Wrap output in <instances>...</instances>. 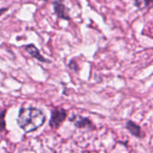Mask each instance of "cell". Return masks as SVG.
Here are the masks:
<instances>
[{"mask_svg":"<svg viewBox=\"0 0 153 153\" xmlns=\"http://www.w3.org/2000/svg\"><path fill=\"white\" fill-rule=\"evenodd\" d=\"M6 110L0 112V132H3L6 131Z\"/></svg>","mask_w":153,"mask_h":153,"instance_id":"ba28073f","label":"cell"},{"mask_svg":"<svg viewBox=\"0 0 153 153\" xmlns=\"http://www.w3.org/2000/svg\"><path fill=\"white\" fill-rule=\"evenodd\" d=\"M7 10V8H1V9H0V16L3 15Z\"/></svg>","mask_w":153,"mask_h":153,"instance_id":"9c48e42d","label":"cell"},{"mask_svg":"<svg viewBox=\"0 0 153 153\" xmlns=\"http://www.w3.org/2000/svg\"><path fill=\"white\" fill-rule=\"evenodd\" d=\"M46 121L42 110L36 107H22L19 110L17 124L26 133L33 132L42 127Z\"/></svg>","mask_w":153,"mask_h":153,"instance_id":"6da1fadb","label":"cell"},{"mask_svg":"<svg viewBox=\"0 0 153 153\" xmlns=\"http://www.w3.org/2000/svg\"><path fill=\"white\" fill-rule=\"evenodd\" d=\"M135 7L140 10H149L153 8V0H134Z\"/></svg>","mask_w":153,"mask_h":153,"instance_id":"52a82bcc","label":"cell"},{"mask_svg":"<svg viewBox=\"0 0 153 153\" xmlns=\"http://www.w3.org/2000/svg\"><path fill=\"white\" fill-rule=\"evenodd\" d=\"M42 1H47V0H42Z\"/></svg>","mask_w":153,"mask_h":153,"instance_id":"30bf717a","label":"cell"},{"mask_svg":"<svg viewBox=\"0 0 153 153\" xmlns=\"http://www.w3.org/2000/svg\"><path fill=\"white\" fill-rule=\"evenodd\" d=\"M67 111L63 108H53L51 110V120H50V126L56 130L58 129L61 123L66 120L67 118Z\"/></svg>","mask_w":153,"mask_h":153,"instance_id":"7a4b0ae2","label":"cell"},{"mask_svg":"<svg viewBox=\"0 0 153 153\" xmlns=\"http://www.w3.org/2000/svg\"><path fill=\"white\" fill-rule=\"evenodd\" d=\"M25 50L26 51V52L33 58L36 59L37 60L41 61V62H45V63H49L50 60L46 59L41 53H40V51L36 48L35 45L33 44H28L25 47Z\"/></svg>","mask_w":153,"mask_h":153,"instance_id":"277c9868","label":"cell"},{"mask_svg":"<svg viewBox=\"0 0 153 153\" xmlns=\"http://www.w3.org/2000/svg\"><path fill=\"white\" fill-rule=\"evenodd\" d=\"M70 121H74V124L76 128L79 129H94V125L93 123L86 117H82V116H78L75 117L74 120H70Z\"/></svg>","mask_w":153,"mask_h":153,"instance_id":"5b68a950","label":"cell"},{"mask_svg":"<svg viewBox=\"0 0 153 153\" xmlns=\"http://www.w3.org/2000/svg\"><path fill=\"white\" fill-rule=\"evenodd\" d=\"M53 10L55 15L61 19L69 21L70 16L68 15V9L67 8L64 0H56L53 2Z\"/></svg>","mask_w":153,"mask_h":153,"instance_id":"3957f363","label":"cell"},{"mask_svg":"<svg viewBox=\"0 0 153 153\" xmlns=\"http://www.w3.org/2000/svg\"><path fill=\"white\" fill-rule=\"evenodd\" d=\"M125 128L129 131V132L131 135H133L136 138H142L144 136V133L142 132L140 125L136 124L132 121H127L125 123Z\"/></svg>","mask_w":153,"mask_h":153,"instance_id":"8992f818","label":"cell"}]
</instances>
